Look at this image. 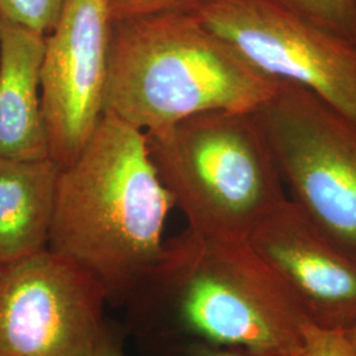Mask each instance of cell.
I'll use <instances>...</instances> for the list:
<instances>
[{"label": "cell", "mask_w": 356, "mask_h": 356, "mask_svg": "<svg viewBox=\"0 0 356 356\" xmlns=\"http://www.w3.org/2000/svg\"><path fill=\"white\" fill-rule=\"evenodd\" d=\"M124 309L136 343L198 339L256 356L294 355L309 322L248 241L189 229L165 242Z\"/></svg>", "instance_id": "obj_1"}, {"label": "cell", "mask_w": 356, "mask_h": 356, "mask_svg": "<svg viewBox=\"0 0 356 356\" xmlns=\"http://www.w3.org/2000/svg\"><path fill=\"white\" fill-rule=\"evenodd\" d=\"M173 207L145 132L106 113L61 166L48 248L98 281L108 305L124 307L163 256Z\"/></svg>", "instance_id": "obj_2"}, {"label": "cell", "mask_w": 356, "mask_h": 356, "mask_svg": "<svg viewBox=\"0 0 356 356\" xmlns=\"http://www.w3.org/2000/svg\"><path fill=\"white\" fill-rule=\"evenodd\" d=\"M277 86L191 13L114 22L104 114L143 132L207 111L254 113Z\"/></svg>", "instance_id": "obj_3"}, {"label": "cell", "mask_w": 356, "mask_h": 356, "mask_svg": "<svg viewBox=\"0 0 356 356\" xmlns=\"http://www.w3.org/2000/svg\"><path fill=\"white\" fill-rule=\"evenodd\" d=\"M145 138L159 177L195 234L248 241L288 198L254 113L207 111Z\"/></svg>", "instance_id": "obj_4"}, {"label": "cell", "mask_w": 356, "mask_h": 356, "mask_svg": "<svg viewBox=\"0 0 356 356\" xmlns=\"http://www.w3.org/2000/svg\"><path fill=\"white\" fill-rule=\"evenodd\" d=\"M284 186L306 218L356 257V122L286 82L254 111Z\"/></svg>", "instance_id": "obj_5"}, {"label": "cell", "mask_w": 356, "mask_h": 356, "mask_svg": "<svg viewBox=\"0 0 356 356\" xmlns=\"http://www.w3.org/2000/svg\"><path fill=\"white\" fill-rule=\"evenodd\" d=\"M193 15L261 74L316 94L356 122V42L280 0H207Z\"/></svg>", "instance_id": "obj_6"}, {"label": "cell", "mask_w": 356, "mask_h": 356, "mask_svg": "<svg viewBox=\"0 0 356 356\" xmlns=\"http://www.w3.org/2000/svg\"><path fill=\"white\" fill-rule=\"evenodd\" d=\"M106 304L98 281L49 248L0 264V356H89Z\"/></svg>", "instance_id": "obj_7"}, {"label": "cell", "mask_w": 356, "mask_h": 356, "mask_svg": "<svg viewBox=\"0 0 356 356\" xmlns=\"http://www.w3.org/2000/svg\"><path fill=\"white\" fill-rule=\"evenodd\" d=\"M114 19L108 0H64L45 38L41 110L49 156L70 164L104 114Z\"/></svg>", "instance_id": "obj_8"}, {"label": "cell", "mask_w": 356, "mask_h": 356, "mask_svg": "<svg viewBox=\"0 0 356 356\" xmlns=\"http://www.w3.org/2000/svg\"><path fill=\"white\" fill-rule=\"evenodd\" d=\"M248 243L309 322L342 331L355 325V256L332 242L289 198L252 231Z\"/></svg>", "instance_id": "obj_9"}, {"label": "cell", "mask_w": 356, "mask_h": 356, "mask_svg": "<svg viewBox=\"0 0 356 356\" xmlns=\"http://www.w3.org/2000/svg\"><path fill=\"white\" fill-rule=\"evenodd\" d=\"M47 35L0 17V157L49 156L41 110Z\"/></svg>", "instance_id": "obj_10"}, {"label": "cell", "mask_w": 356, "mask_h": 356, "mask_svg": "<svg viewBox=\"0 0 356 356\" xmlns=\"http://www.w3.org/2000/svg\"><path fill=\"white\" fill-rule=\"evenodd\" d=\"M61 165L0 157V264L48 248Z\"/></svg>", "instance_id": "obj_11"}, {"label": "cell", "mask_w": 356, "mask_h": 356, "mask_svg": "<svg viewBox=\"0 0 356 356\" xmlns=\"http://www.w3.org/2000/svg\"><path fill=\"white\" fill-rule=\"evenodd\" d=\"M310 20L356 42V0H280Z\"/></svg>", "instance_id": "obj_12"}, {"label": "cell", "mask_w": 356, "mask_h": 356, "mask_svg": "<svg viewBox=\"0 0 356 356\" xmlns=\"http://www.w3.org/2000/svg\"><path fill=\"white\" fill-rule=\"evenodd\" d=\"M64 0H0V17L48 35Z\"/></svg>", "instance_id": "obj_13"}, {"label": "cell", "mask_w": 356, "mask_h": 356, "mask_svg": "<svg viewBox=\"0 0 356 356\" xmlns=\"http://www.w3.org/2000/svg\"><path fill=\"white\" fill-rule=\"evenodd\" d=\"M141 356H256L243 348L198 339H166L138 343Z\"/></svg>", "instance_id": "obj_14"}, {"label": "cell", "mask_w": 356, "mask_h": 356, "mask_svg": "<svg viewBox=\"0 0 356 356\" xmlns=\"http://www.w3.org/2000/svg\"><path fill=\"white\" fill-rule=\"evenodd\" d=\"M292 356H356V347L344 331L325 329L307 322L301 347Z\"/></svg>", "instance_id": "obj_15"}, {"label": "cell", "mask_w": 356, "mask_h": 356, "mask_svg": "<svg viewBox=\"0 0 356 356\" xmlns=\"http://www.w3.org/2000/svg\"><path fill=\"white\" fill-rule=\"evenodd\" d=\"M207 0H108L115 20L165 13H193Z\"/></svg>", "instance_id": "obj_16"}, {"label": "cell", "mask_w": 356, "mask_h": 356, "mask_svg": "<svg viewBox=\"0 0 356 356\" xmlns=\"http://www.w3.org/2000/svg\"><path fill=\"white\" fill-rule=\"evenodd\" d=\"M127 331L123 323L106 318L101 334L89 356H126L124 339Z\"/></svg>", "instance_id": "obj_17"}, {"label": "cell", "mask_w": 356, "mask_h": 356, "mask_svg": "<svg viewBox=\"0 0 356 356\" xmlns=\"http://www.w3.org/2000/svg\"><path fill=\"white\" fill-rule=\"evenodd\" d=\"M344 334L348 337V339L354 343V346L356 347V323L354 326H351L350 329H347V330H343Z\"/></svg>", "instance_id": "obj_18"}]
</instances>
